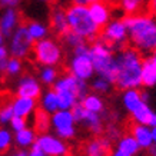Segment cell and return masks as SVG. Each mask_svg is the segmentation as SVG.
I'll list each match as a JSON object with an SVG mask.
<instances>
[{"instance_id":"e0dca14e","label":"cell","mask_w":156,"mask_h":156,"mask_svg":"<svg viewBox=\"0 0 156 156\" xmlns=\"http://www.w3.org/2000/svg\"><path fill=\"white\" fill-rule=\"evenodd\" d=\"M50 24H52L53 32L59 36L66 34L70 29H69V23H67L66 17V10L60 9V7H55L52 10V16H50Z\"/></svg>"},{"instance_id":"4316f807","label":"cell","mask_w":156,"mask_h":156,"mask_svg":"<svg viewBox=\"0 0 156 156\" xmlns=\"http://www.w3.org/2000/svg\"><path fill=\"white\" fill-rule=\"evenodd\" d=\"M36 139H37L36 130H33V129H30V128H24L23 130L16 132V136H14V140L17 143V146L23 147V149L30 146V145H33L36 142Z\"/></svg>"},{"instance_id":"836d02e7","label":"cell","mask_w":156,"mask_h":156,"mask_svg":"<svg viewBox=\"0 0 156 156\" xmlns=\"http://www.w3.org/2000/svg\"><path fill=\"white\" fill-rule=\"evenodd\" d=\"M62 39H63V42L66 43L67 46H70L72 49H75L76 46H79V44H82V43L86 42L82 36L76 34L75 32H72V30H69L66 34H63V36H62Z\"/></svg>"},{"instance_id":"ba28073f","label":"cell","mask_w":156,"mask_h":156,"mask_svg":"<svg viewBox=\"0 0 156 156\" xmlns=\"http://www.w3.org/2000/svg\"><path fill=\"white\" fill-rule=\"evenodd\" d=\"M75 118L72 110H57L52 115V125L60 139H72L76 135Z\"/></svg>"},{"instance_id":"3957f363","label":"cell","mask_w":156,"mask_h":156,"mask_svg":"<svg viewBox=\"0 0 156 156\" xmlns=\"http://www.w3.org/2000/svg\"><path fill=\"white\" fill-rule=\"evenodd\" d=\"M66 17L69 29L79 34L85 40L95 42L100 33V27L93 22L89 12V6L72 3L66 9Z\"/></svg>"},{"instance_id":"7a4b0ae2","label":"cell","mask_w":156,"mask_h":156,"mask_svg":"<svg viewBox=\"0 0 156 156\" xmlns=\"http://www.w3.org/2000/svg\"><path fill=\"white\" fill-rule=\"evenodd\" d=\"M133 48L140 53L156 49V19L147 14H130L123 19Z\"/></svg>"},{"instance_id":"9c48e42d","label":"cell","mask_w":156,"mask_h":156,"mask_svg":"<svg viewBox=\"0 0 156 156\" xmlns=\"http://www.w3.org/2000/svg\"><path fill=\"white\" fill-rule=\"evenodd\" d=\"M69 72L80 80H89L95 75L93 62L89 53L86 55H73L69 63Z\"/></svg>"},{"instance_id":"e575fe53","label":"cell","mask_w":156,"mask_h":156,"mask_svg":"<svg viewBox=\"0 0 156 156\" xmlns=\"http://www.w3.org/2000/svg\"><path fill=\"white\" fill-rule=\"evenodd\" d=\"M20 72H22V62L17 57L12 56V59H9V63H7L6 73L9 76H16V75H19Z\"/></svg>"},{"instance_id":"f1b7e54d","label":"cell","mask_w":156,"mask_h":156,"mask_svg":"<svg viewBox=\"0 0 156 156\" xmlns=\"http://www.w3.org/2000/svg\"><path fill=\"white\" fill-rule=\"evenodd\" d=\"M122 12L130 16V14H137L145 7L146 0H119Z\"/></svg>"},{"instance_id":"277c9868","label":"cell","mask_w":156,"mask_h":156,"mask_svg":"<svg viewBox=\"0 0 156 156\" xmlns=\"http://www.w3.org/2000/svg\"><path fill=\"white\" fill-rule=\"evenodd\" d=\"M89 55L93 62L95 73H98V76L100 77L108 79L110 83H115L116 73H118V63H116V56L113 55L112 46L102 39L95 40L93 44L90 46Z\"/></svg>"},{"instance_id":"44dd1931","label":"cell","mask_w":156,"mask_h":156,"mask_svg":"<svg viewBox=\"0 0 156 156\" xmlns=\"http://www.w3.org/2000/svg\"><path fill=\"white\" fill-rule=\"evenodd\" d=\"M132 118L135 122L140 123V125H146L151 128L156 126V112L152 110L147 103H143L137 110H135L132 113Z\"/></svg>"},{"instance_id":"1f68e13d","label":"cell","mask_w":156,"mask_h":156,"mask_svg":"<svg viewBox=\"0 0 156 156\" xmlns=\"http://www.w3.org/2000/svg\"><path fill=\"white\" fill-rule=\"evenodd\" d=\"M110 87H112V83L108 79L100 77V76H98L92 82V89L95 90L96 93H108L109 90H110Z\"/></svg>"},{"instance_id":"681fc988","label":"cell","mask_w":156,"mask_h":156,"mask_svg":"<svg viewBox=\"0 0 156 156\" xmlns=\"http://www.w3.org/2000/svg\"><path fill=\"white\" fill-rule=\"evenodd\" d=\"M3 42H5V36L0 33V46H3Z\"/></svg>"},{"instance_id":"f6af8a7d","label":"cell","mask_w":156,"mask_h":156,"mask_svg":"<svg viewBox=\"0 0 156 156\" xmlns=\"http://www.w3.org/2000/svg\"><path fill=\"white\" fill-rule=\"evenodd\" d=\"M147 151H149V155L151 156H156V143H153V146L151 149H147Z\"/></svg>"},{"instance_id":"9a60e30c","label":"cell","mask_w":156,"mask_h":156,"mask_svg":"<svg viewBox=\"0 0 156 156\" xmlns=\"http://www.w3.org/2000/svg\"><path fill=\"white\" fill-rule=\"evenodd\" d=\"M130 133L136 139V142L139 143L140 149H151L153 146V136H152L151 126L135 123L132 128H130Z\"/></svg>"},{"instance_id":"74e56055","label":"cell","mask_w":156,"mask_h":156,"mask_svg":"<svg viewBox=\"0 0 156 156\" xmlns=\"http://www.w3.org/2000/svg\"><path fill=\"white\" fill-rule=\"evenodd\" d=\"M120 130H119L115 125H109L108 126V139L112 142V140H119L120 139Z\"/></svg>"},{"instance_id":"bcb514c9","label":"cell","mask_w":156,"mask_h":156,"mask_svg":"<svg viewBox=\"0 0 156 156\" xmlns=\"http://www.w3.org/2000/svg\"><path fill=\"white\" fill-rule=\"evenodd\" d=\"M12 156H27V152H24V151L16 152V153H14V155H12Z\"/></svg>"},{"instance_id":"8fae6325","label":"cell","mask_w":156,"mask_h":156,"mask_svg":"<svg viewBox=\"0 0 156 156\" xmlns=\"http://www.w3.org/2000/svg\"><path fill=\"white\" fill-rule=\"evenodd\" d=\"M36 143L48 156H66L69 152L66 143L60 137H55L52 135H48V133H43V135L37 136Z\"/></svg>"},{"instance_id":"ee69618b","label":"cell","mask_w":156,"mask_h":156,"mask_svg":"<svg viewBox=\"0 0 156 156\" xmlns=\"http://www.w3.org/2000/svg\"><path fill=\"white\" fill-rule=\"evenodd\" d=\"M110 156H130V155H128V153H125V152H120V151H118V149H116V151H115Z\"/></svg>"},{"instance_id":"30bf717a","label":"cell","mask_w":156,"mask_h":156,"mask_svg":"<svg viewBox=\"0 0 156 156\" xmlns=\"http://www.w3.org/2000/svg\"><path fill=\"white\" fill-rule=\"evenodd\" d=\"M53 90L55 92H60V90H69L77 95L79 102H80L86 95H87V83L86 80H80L76 76H73L72 73L65 75L59 77L55 83H53Z\"/></svg>"},{"instance_id":"d6986e66","label":"cell","mask_w":156,"mask_h":156,"mask_svg":"<svg viewBox=\"0 0 156 156\" xmlns=\"http://www.w3.org/2000/svg\"><path fill=\"white\" fill-rule=\"evenodd\" d=\"M109 151H110V140L108 137L92 139L85 147L86 156H108Z\"/></svg>"},{"instance_id":"83f0119b","label":"cell","mask_w":156,"mask_h":156,"mask_svg":"<svg viewBox=\"0 0 156 156\" xmlns=\"http://www.w3.org/2000/svg\"><path fill=\"white\" fill-rule=\"evenodd\" d=\"M40 105H42V109L46 110L48 113H55L59 110V99H57V93L55 90H48L44 95L42 96V100H40Z\"/></svg>"},{"instance_id":"7bdbcfd3","label":"cell","mask_w":156,"mask_h":156,"mask_svg":"<svg viewBox=\"0 0 156 156\" xmlns=\"http://www.w3.org/2000/svg\"><path fill=\"white\" fill-rule=\"evenodd\" d=\"M149 10L153 14H156V0H149Z\"/></svg>"},{"instance_id":"6da1fadb","label":"cell","mask_w":156,"mask_h":156,"mask_svg":"<svg viewBox=\"0 0 156 156\" xmlns=\"http://www.w3.org/2000/svg\"><path fill=\"white\" fill-rule=\"evenodd\" d=\"M118 73L115 85L119 89H137L142 86V55L135 48L122 49L116 55Z\"/></svg>"},{"instance_id":"cb8c5ba5","label":"cell","mask_w":156,"mask_h":156,"mask_svg":"<svg viewBox=\"0 0 156 156\" xmlns=\"http://www.w3.org/2000/svg\"><path fill=\"white\" fill-rule=\"evenodd\" d=\"M116 149L120 152H125V153H128L130 156H135L140 151V146H139V143L136 142V139L132 135H125L118 140Z\"/></svg>"},{"instance_id":"4fadbf2b","label":"cell","mask_w":156,"mask_h":156,"mask_svg":"<svg viewBox=\"0 0 156 156\" xmlns=\"http://www.w3.org/2000/svg\"><path fill=\"white\" fill-rule=\"evenodd\" d=\"M89 12H90V16H92L93 22L99 27H105L110 22L112 12H110V7H109L108 2H105V0H98L95 3H92L89 6Z\"/></svg>"},{"instance_id":"8d00e7d4","label":"cell","mask_w":156,"mask_h":156,"mask_svg":"<svg viewBox=\"0 0 156 156\" xmlns=\"http://www.w3.org/2000/svg\"><path fill=\"white\" fill-rule=\"evenodd\" d=\"M10 126L14 132H19V130H23L24 128H27V120H26V118H22V116H13L10 120Z\"/></svg>"},{"instance_id":"5b68a950","label":"cell","mask_w":156,"mask_h":156,"mask_svg":"<svg viewBox=\"0 0 156 156\" xmlns=\"http://www.w3.org/2000/svg\"><path fill=\"white\" fill-rule=\"evenodd\" d=\"M34 59L43 66H56L62 60V48L53 39L37 40L33 46Z\"/></svg>"},{"instance_id":"484cf974","label":"cell","mask_w":156,"mask_h":156,"mask_svg":"<svg viewBox=\"0 0 156 156\" xmlns=\"http://www.w3.org/2000/svg\"><path fill=\"white\" fill-rule=\"evenodd\" d=\"M57 99H59V109L60 110H72V108L79 102V98L76 93L69 92V90H60L56 92Z\"/></svg>"},{"instance_id":"ffe728a7","label":"cell","mask_w":156,"mask_h":156,"mask_svg":"<svg viewBox=\"0 0 156 156\" xmlns=\"http://www.w3.org/2000/svg\"><path fill=\"white\" fill-rule=\"evenodd\" d=\"M142 86H145V87H153V86H156V60L152 56L143 59Z\"/></svg>"},{"instance_id":"7c38bea8","label":"cell","mask_w":156,"mask_h":156,"mask_svg":"<svg viewBox=\"0 0 156 156\" xmlns=\"http://www.w3.org/2000/svg\"><path fill=\"white\" fill-rule=\"evenodd\" d=\"M40 95H42V87L34 76L24 75L20 77L19 83H17V96L37 99Z\"/></svg>"},{"instance_id":"d590c367","label":"cell","mask_w":156,"mask_h":156,"mask_svg":"<svg viewBox=\"0 0 156 156\" xmlns=\"http://www.w3.org/2000/svg\"><path fill=\"white\" fill-rule=\"evenodd\" d=\"M12 143V135L7 129H0V153H5L10 147Z\"/></svg>"},{"instance_id":"ab89813d","label":"cell","mask_w":156,"mask_h":156,"mask_svg":"<svg viewBox=\"0 0 156 156\" xmlns=\"http://www.w3.org/2000/svg\"><path fill=\"white\" fill-rule=\"evenodd\" d=\"M20 0H0V7H16Z\"/></svg>"},{"instance_id":"7dc6e473","label":"cell","mask_w":156,"mask_h":156,"mask_svg":"<svg viewBox=\"0 0 156 156\" xmlns=\"http://www.w3.org/2000/svg\"><path fill=\"white\" fill-rule=\"evenodd\" d=\"M142 99L145 100V102H146L147 103V100H149V95H147L146 92H142Z\"/></svg>"},{"instance_id":"d4e9b609","label":"cell","mask_w":156,"mask_h":156,"mask_svg":"<svg viewBox=\"0 0 156 156\" xmlns=\"http://www.w3.org/2000/svg\"><path fill=\"white\" fill-rule=\"evenodd\" d=\"M80 103L83 105V108L86 110H90V112H96V113H100L103 112L105 109V103L102 98L96 93H87V95L80 100Z\"/></svg>"},{"instance_id":"f35d334b","label":"cell","mask_w":156,"mask_h":156,"mask_svg":"<svg viewBox=\"0 0 156 156\" xmlns=\"http://www.w3.org/2000/svg\"><path fill=\"white\" fill-rule=\"evenodd\" d=\"M27 156H48V155L40 149V146H39L37 143L34 142L33 145H32V149H30V152L27 153Z\"/></svg>"},{"instance_id":"f5cc1de1","label":"cell","mask_w":156,"mask_h":156,"mask_svg":"<svg viewBox=\"0 0 156 156\" xmlns=\"http://www.w3.org/2000/svg\"><path fill=\"white\" fill-rule=\"evenodd\" d=\"M42 2H50V0H42Z\"/></svg>"},{"instance_id":"5bb4252c","label":"cell","mask_w":156,"mask_h":156,"mask_svg":"<svg viewBox=\"0 0 156 156\" xmlns=\"http://www.w3.org/2000/svg\"><path fill=\"white\" fill-rule=\"evenodd\" d=\"M17 23H19V13L14 10V7H7L0 17V33L5 37L12 36L17 29Z\"/></svg>"},{"instance_id":"7402d4cb","label":"cell","mask_w":156,"mask_h":156,"mask_svg":"<svg viewBox=\"0 0 156 156\" xmlns=\"http://www.w3.org/2000/svg\"><path fill=\"white\" fill-rule=\"evenodd\" d=\"M79 123H82L85 128H87L92 133L95 135H100L103 132V123H102V118H100L99 113L96 112H90V110H86L83 112V116H82V120Z\"/></svg>"},{"instance_id":"60d3db41","label":"cell","mask_w":156,"mask_h":156,"mask_svg":"<svg viewBox=\"0 0 156 156\" xmlns=\"http://www.w3.org/2000/svg\"><path fill=\"white\" fill-rule=\"evenodd\" d=\"M9 59V52L5 46H0V60H6Z\"/></svg>"},{"instance_id":"d6a6232c","label":"cell","mask_w":156,"mask_h":156,"mask_svg":"<svg viewBox=\"0 0 156 156\" xmlns=\"http://www.w3.org/2000/svg\"><path fill=\"white\" fill-rule=\"evenodd\" d=\"M13 116H14L13 105L9 103V102L5 105H0V125L10 123V120H12Z\"/></svg>"},{"instance_id":"b9f144b4","label":"cell","mask_w":156,"mask_h":156,"mask_svg":"<svg viewBox=\"0 0 156 156\" xmlns=\"http://www.w3.org/2000/svg\"><path fill=\"white\" fill-rule=\"evenodd\" d=\"M73 3H76V5H83V6H90L92 3H95V2H98V0H72Z\"/></svg>"},{"instance_id":"f546056e","label":"cell","mask_w":156,"mask_h":156,"mask_svg":"<svg viewBox=\"0 0 156 156\" xmlns=\"http://www.w3.org/2000/svg\"><path fill=\"white\" fill-rule=\"evenodd\" d=\"M27 30L30 36L33 37L34 42L37 40H42V39H46L48 37V33H49V29L42 24L40 22H29L27 23Z\"/></svg>"},{"instance_id":"ac0fdd59","label":"cell","mask_w":156,"mask_h":156,"mask_svg":"<svg viewBox=\"0 0 156 156\" xmlns=\"http://www.w3.org/2000/svg\"><path fill=\"white\" fill-rule=\"evenodd\" d=\"M122 102H123L125 109H126L130 115H132L135 110H137V109L140 108L143 103H146V102L142 99V92H140L139 89L123 90Z\"/></svg>"},{"instance_id":"f907efd6","label":"cell","mask_w":156,"mask_h":156,"mask_svg":"<svg viewBox=\"0 0 156 156\" xmlns=\"http://www.w3.org/2000/svg\"><path fill=\"white\" fill-rule=\"evenodd\" d=\"M152 57H153V59H155V60H156V49H155V50H153V52H152Z\"/></svg>"},{"instance_id":"2e32d148","label":"cell","mask_w":156,"mask_h":156,"mask_svg":"<svg viewBox=\"0 0 156 156\" xmlns=\"http://www.w3.org/2000/svg\"><path fill=\"white\" fill-rule=\"evenodd\" d=\"M12 105H13L14 116H22V118L30 116V115L36 110V108H37L36 99L23 98V96H17V98L12 102Z\"/></svg>"},{"instance_id":"4dcf8cb0","label":"cell","mask_w":156,"mask_h":156,"mask_svg":"<svg viewBox=\"0 0 156 156\" xmlns=\"http://www.w3.org/2000/svg\"><path fill=\"white\" fill-rule=\"evenodd\" d=\"M57 70L55 69V66H43L40 70V79L43 83L46 85H53L57 80Z\"/></svg>"},{"instance_id":"8992f818","label":"cell","mask_w":156,"mask_h":156,"mask_svg":"<svg viewBox=\"0 0 156 156\" xmlns=\"http://www.w3.org/2000/svg\"><path fill=\"white\" fill-rule=\"evenodd\" d=\"M34 40L30 36L27 30V26L20 24L17 29L12 34V40H10V53L13 57L22 59L26 57L30 53V50H33Z\"/></svg>"},{"instance_id":"816d5d0a","label":"cell","mask_w":156,"mask_h":156,"mask_svg":"<svg viewBox=\"0 0 156 156\" xmlns=\"http://www.w3.org/2000/svg\"><path fill=\"white\" fill-rule=\"evenodd\" d=\"M105 2H109V3H113V2H119V0H105Z\"/></svg>"},{"instance_id":"c3c4849f","label":"cell","mask_w":156,"mask_h":156,"mask_svg":"<svg viewBox=\"0 0 156 156\" xmlns=\"http://www.w3.org/2000/svg\"><path fill=\"white\" fill-rule=\"evenodd\" d=\"M152 136H153V143H156V126L152 128Z\"/></svg>"},{"instance_id":"52a82bcc","label":"cell","mask_w":156,"mask_h":156,"mask_svg":"<svg viewBox=\"0 0 156 156\" xmlns=\"http://www.w3.org/2000/svg\"><path fill=\"white\" fill-rule=\"evenodd\" d=\"M102 40L110 44L112 49H118L119 46L125 44V42L129 39L128 27L123 22V19H113L110 20L103 27L102 32Z\"/></svg>"},{"instance_id":"603a6c76","label":"cell","mask_w":156,"mask_h":156,"mask_svg":"<svg viewBox=\"0 0 156 156\" xmlns=\"http://www.w3.org/2000/svg\"><path fill=\"white\" fill-rule=\"evenodd\" d=\"M50 113H48L46 110H43L42 108L34 110V130L40 135L48 133L50 123H52V118L49 116Z\"/></svg>"}]
</instances>
